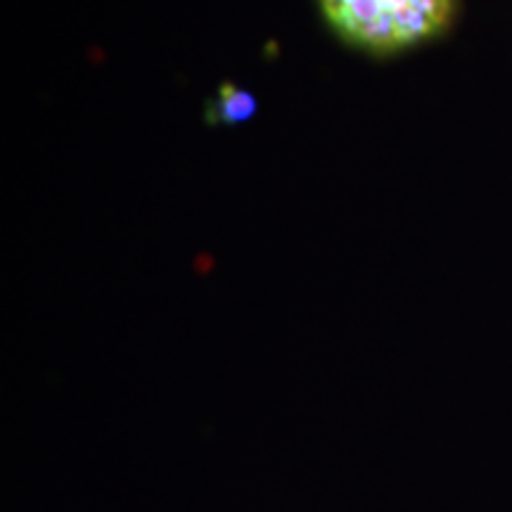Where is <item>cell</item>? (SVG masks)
I'll use <instances>...</instances> for the list:
<instances>
[{
	"mask_svg": "<svg viewBox=\"0 0 512 512\" xmlns=\"http://www.w3.org/2000/svg\"><path fill=\"white\" fill-rule=\"evenodd\" d=\"M344 43L370 55H392L439 36L456 0H318Z\"/></svg>",
	"mask_w": 512,
	"mask_h": 512,
	"instance_id": "1",
	"label": "cell"
},
{
	"mask_svg": "<svg viewBox=\"0 0 512 512\" xmlns=\"http://www.w3.org/2000/svg\"><path fill=\"white\" fill-rule=\"evenodd\" d=\"M254 110V100L245 91L235 86H221L219 100H216V119L223 124H235V121L247 119Z\"/></svg>",
	"mask_w": 512,
	"mask_h": 512,
	"instance_id": "2",
	"label": "cell"
}]
</instances>
